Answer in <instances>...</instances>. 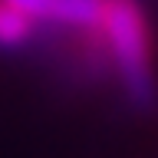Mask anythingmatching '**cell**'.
Segmentation results:
<instances>
[{"label":"cell","instance_id":"1","mask_svg":"<svg viewBox=\"0 0 158 158\" xmlns=\"http://www.w3.org/2000/svg\"><path fill=\"white\" fill-rule=\"evenodd\" d=\"M106 43L112 56L115 86L135 112L158 109V69H155V27L142 0H109Z\"/></svg>","mask_w":158,"mask_h":158},{"label":"cell","instance_id":"2","mask_svg":"<svg viewBox=\"0 0 158 158\" xmlns=\"http://www.w3.org/2000/svg\"><path fill=\"white\" fill-rule=\"evenodd\" d=\"M36 30H96L102 27L109 0H3Z\"/></svg>","mask_w":158,"mask_h":158},{"label":"cell","instance_id":"3","mask_svg":"<svg viewBox=\"0 0 158 158\" xmlns=\"http://www.w3.org/2000/svg\"><path fill=\"white\" fill-rule=\"evenodd\" d=\"M36 40V27L0 0V49H30Z\"/></svg>","mask_w":158,"mask_h":158}]
</instances>
